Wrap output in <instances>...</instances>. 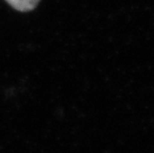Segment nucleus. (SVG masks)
Instances as JSON below:
<instances>
[{
  "mask_svg": "<svg viewBox=\"0 0 154 153\" xmlns=\"http://www.w3.org/2000/svg\"><path fill=\"white\" fill-rule=\"evenodd\" d=\"M6 1L17 11L27 12L33 10L40 2V0H6Z\"/></svg>",
  "mask_w": 154,
  "mask_h": 153,
  "instance_id": "nucleus-1",
  "label": "nucleus"
}]
</instances>
